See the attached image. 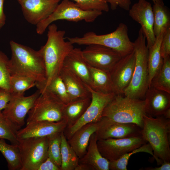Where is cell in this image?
I'll return each mask as SVG.
<instances>
[{"label": "cell", "instance_id": "cell-1", "mask_svg": "<svg viewBox=\"0 0 170 170\" xmlns=\"http://www.w3.org/2000/svg\"><path fill=\"white\" fill-rule=\"evenodd\" d=\"M11 57L9 60L10 75L29 77L36 81L35 86L46 84V69L40 51L11 40L9 42Z\"/></svg>", "mask_w": 170, "mask_h": 170}, {"label": "cell", "instance_id": "cell-2", "mask_svg": "<svg viewBox=\"0 0 170 170\" xmlns=\"http://www.w3.org/2000/svg\"><path fill=\"white\" fill-rule=\"evenodd\" d=\"M48 28L47 41L39 50L46 69L47 80L44 85L59 75L66 57L74 48L71 42L65 41V31L58 30L54 24Z\"/></svg>", "mask_w": 170, "mask_h": 170}, {"label": "cell", "instance_id": "cell-3", "mask_svg": "<svg viewBox=\"0 0 170 170\" xmlns=\"http://www.w3.org/2000/svg\"><path fill=\"white\" fill-rule=\"evenodd\" d=\"M170 119L144 115L141 136L151 145L158 165L170 161Z\"/></svg>", "mask_w": 170, "mask_h": 170}, {"label": "cell", "instance_id": "cell-4", "mask_svg": "<svg viewBox=\"0 0 170 170\" xmlns=\"http://www.w3.org/2000/svg\"><path fill=\"white\" fill-rule=\"evenodd\" d=\"M146 38L141 29L134 42L135 57L134 70L131 80L123 91L125 96L137 99H144L149 88L148 58V49Z\"/></svg>", "mask_w": 170, "mask_h": 170}, {"label": "cell", "instance_id": "cell-5", "mask_svg": "<svg viewBox=\"0 0 170 170\" xmlns=\"http://www.w3.org/2000/svg\"><path fill=\"white\" fill-rule=\"evenodd\" d=\"M146 114L144 100L116 94L104 108L102 117L120 123L135 124L142 129Z\"/></svg>", "mask_w": 170, "mask_h": 170}, {"label": "cell", "instance_id": "cell-6", "mask_svg": "<svg viewBox=\"0 0 170 170\" xmlns=\"http://www.w3.org/2000/svg\"><path fill=\"white\" fill-rule=\"evenodd\" d=\"M128 31L127 25L121 23L115 31L109 33L99 35L93 31H89L82 37H68L67 39L73 44L103 45L116 50L123 57L134 50V42L130 41Z\"/></svg>", "mask_w": 170, "mask_h": 170}, {"label": "cell", "instance_id": "cell-7", "mask_svg": "<svg viewBox=\"0 0 170 170\" xmlns=\"http://www.w3.org/2000/svg\"><path fill=\"white\" fill-rule=\"evenodd\" d=\"M102 13L99 10H84L76 3L70 0H63L48 17L36 26V32L39 35L42 34L50 24L59 20L75 22L83 20L88 23L92 22Z\"/></svg>", "mask_w": 170, "mask_h": 170}, {"label": "cell", "instance_id": "cell-8", "mask_svg": "<svg viewBox=\"0 0 170 170\" xmlns=\"http://www.w3.org/2000/svg\"><path fill=\"white\" fill-rule=\"evenodd\" d=\"M65 105L51 94L42 92L28 113L26 124L39 121L58 122L64 120Z\"/></svg>", "mask_w": 170, "mask_h": 170}, {"label": "cell", "instance_id": "cell-9", "mask_svg": "<svg viewBox=\"0 0 170 170\" xmlns=\"http://www.w3.org/2000/svg\"><path fill=\"white\" fill-rule=\"evenodd\" d=\"M21 170H36L48 157L47 137L19 139Z\"/></svg>", "mask_w": 170, "mask_h": 170}, {"label": "cell", "instance_id": "cell-10", "mask_svg": "<svg viewBox=\"0 0 170 170\" xmlns=\"http://www.w3.org/2000/svg\"><path fill=\"white\" fill-rule=\"evenodd\" d=\"M85 84L91 93V101L84 113L78 120L70 128H65L64 131L67 140L83 125L90 122H98L101 118L105 106L117 94L115 93L105 94L98 92Z\"/></svg>", "mask_w": 170, "mask_h": 170}, {"label": "cell", "instance_id": "cell-11", "mask_svg": "<svg viewBox=\"0 0 170 170\" xmlns=\"http://www.w3.org/2000/svg\"><path fill=\"white\" fill-rule=\"evenodd\" d=\"M147 143L141 136L122 139L97 140L98 149L109 161H116L126 153Z\"/></svg>", "mask_w": 170, "mask_h": 170}, {"label": "cell", "instance_id": "cell-12", "mask_svg": "<svg viewBox=\"0 0 170 170\" xmlns=\"http://www.w3.org/2000/svg\"><path fill=\"white\" fill-rule=\"evenodd\" d=\"M41 93L38 90L31 95H13L2 111L7 120L18 131L25 123V117Z\"/></svg>", "mask_w": 170, "mask_h": 170}, {"label": "cell", "instance_id": "cell-13", "mask_svg": "<svg viewBox=\"0 0 170 170\" xmlns=\"http://www.w3.org/2000/svg\"><path fill=\"white\" fill-rule=\"evenodd\" d=\"M82 50V55L90 66L110 71L123 57L116 50L97 44L88 45Z\"/></svg>", "mask_w": 170, "mask_h": 170}, {"label": "cell", "instance_id": "cell-14", "mask_svg": "<svg viewBox=\"0 0 170 170\" xmlns=\"http://www.w3.org/2000/svg\"><path fill=\"white\" fill-rule=\"evenodd\" d=\"M97 124V140L141 136L142 128L135 124L120 123L105 117H102Z\"/></svg>", "mask_w": 170, "mask_h": 170}, {"label": "cell", "instance_id": "cell-15", "mask_svg": "<svg viewBox=\"0 0 170 170\" xmlns=\"http://www.w3.org/2000/svg\"><path fill=\"white\" fill-rule=\"evenodd\" d=\"M128 11L129 16L140 25L148 49L153 45L156 39L153 30L154 17L151 4L146 0H139Z\"/></svg>", "mask_w": 170, "mask_h": 170}, {"label": "cell", "instance_id": "cell-16", "mask_svg": "<svg viewBox=\"0 0 170 170\" xmlns=\"http://www.w3.org/2000/svg\"><path fill=\"white\" fill-rule=\"evenodd\" d=\"M60 1L17 0L26 20L36 26L51 14Z\"/></svg>", "mask_w": 170, "mask_h": 170}, {"label": "cell", "instance_id": "cell-17", "mask_svg": "<svg viewBox=\"0 0 170 170\" xmlns=\"http://www.w3.org/2000/svg\"><path fill=\"white\" fill-rule=\"evenodd\" d=\"M134 51L122 57L110 71L117 94H123L132 78L135 65Z\"/></svg>", "mask_w": 170, "mask_h": 170}, {"label": "cell", "instance_id": "cell-18", "mask_svg": "<svg viewBox=\"0 0 170 170\" xmlns=\"http://www.w3.org/2000/svg\"><path fill=\"white\" fill-rule=\"evenodd\" d=\"M67 125L65 120L58 122L39 121L26 124L17 131L18 139L42 137L64 132Z\"/></svg>", "mask_w": 170, "mask_h": 170}, {"label": "cell", "instance_id": "cell-19", "mask_svg": "<svg viewBox=\"0 0 170 170\" xmlns=\"http://www.w3.org/2000/svg\"><path fill=\"white\" fill-rule=\"evenodd\" d=\"M145 111L153 117L163 115L170 108V93L150 87L144 96Z\"/></svg>", "mask_w": 170, "mask_h": 170}, {"label": "cell", "instance_id": "cell-20", "mask_svg": "<svg viewBox=\"0 0 170 170\" xmlns=\"http://www.w3.org/2000/svg\"><path fill=\"white\" fill-rule=\"evenodd\" d=\"M89 65L82 55L81 49L74 48L66 57L63 66L70 70L85 84L91 88L92 80Z\"/></svg>", "mask_w": 170, "mask_h": 170}, {"label": "cell", "instance_id": "cell-21", "mask_svg": "<svg viewBox=\"0 0 170 170\" xmlns=\"http://www.w3.org/2000/svg\"><path fill=\"white\" fill-rule=\"evenodd\" d=\"M95 133L91 136L87 151L79 159L78 164L85 165L90 170H109L110 162L100 154L97 146Z\"/></svg>", "mask_w": 170, "mask_h": 170}, {"label": "cell", "instance_id": "cell-22", "mask_svg": "<svg viewBox=\"0 0 170 170\" xmlns=\"http://www.w3.org/2000/svg\"><path fill=\"white\" fill-rule=\"evenodd\" d=\"M97 127V122L87 124L76 130L67 140L79 159L86 153L90 138L96 131Z\"/></svg>", "mask_w": 170, "mask_h": 170}, {"label": "cell", "instance_id": "cell-23", "mask_svg": "<svg viewBox=\"0 0 170 170\" xmlns=\"http://www.w3.org/2000/svg\"><path fill=\"white\" fill-rule=\"evenodd\" d=\"M71 100L91 96L90 92L84 83L68 69L63 66L59 74Z\"/></svg>", "mask_w": 170, "mask_h": 170}, {"label": "cell", "instance_id": "cell-24", "mask_svg": "<svg viewBox=\"0 0 170 170\" xmlns=\"http://www.w3.org/2000/svg\"><path fill=\"white\" fill-rule=\"evenodd\" d=\"M91 97L77 99L65 104L63 110L64 120L69 128L82 117L90 105Z\"/></svg>", "mask_w": 170, "mask_h": 170}, {"label": "cell", "instance_id": "cell-25", "mask_svg": "<svg viewBox=\"0 0 170 170\" xmlns=\"http://www.w3.org/2000/svg\"><path fill=\"white\" fill-rule=\"evenodd\" d=\"M92 80L91 88L100 93L117 94L113 83L110 71L89 65Z\"/></svg>", "mask_w": 170, "mask_h": 170}, {"label": "cell", "instance_id": "cell-26", "mask_svg": "<svg viewBox=\"0 0 170 170\" xmlns=\"http://www.w3.org/2000/svg\"><path fill=\"white\" fill-rule=\"evenodd\" d=\"M164 32L162 33L156 38L153 45L148 49V65L149 87L152 79L159 71L163 64V59L161 54L160 48Z\"/></svg>", "mask_w": 170, "mask_h": 170}, {"label": "cell", "instance_id": "cell-27", "mask_svg": "<svg viewBox=\"0 0 170 170\" xmlns=\"http://www.w3.org/2000/svg\"><path fill=\"white\" fill-rule=\"evenodd\" d=\"M152 9L154 17L153 30L156 38L170 27V12L164 4L154 3Z\"/></svg>", "mask_w": 170, "mask_h": 170}, {"label": "cell", "instance_id": "cell-28", "mask_svg": "<svg viewBox=\"0 0 170 170\" xmlns=\"http://www.w3.org/2000/svg\"><path fill=\"white\" fill-rule=\"evenodd\" d=\"M0 152L7 162L8 169L21 170V159L18 144H9L4 139H0Z\"/></svg>", "mask_w": 170, "mask_h": 170}, {"label": "cell", "instance_id": "cell-29", "mask_svg": "<svg viewBox=\"0 0 170 170\" xmlns=\"http://www.w3.org/2000/svg\"><path fill=\"white\" fill-rule=\"evenodd\" d=\"M60 170H75L79 158L68 143L63 132L61 133Z\"/></svg>", "mask_w": 170, "mask_h": 170}, {"label": "cell", "instance_id": "cell-30", "mask_svg": "<svg viewBox=\"0 0 170 170\" xmlns=\"http://www.w3.org/2000/svg\"><path fill=\"white\" fill-rule=\"evenodd\" d=\"M150 86L170 93V56L163 59L162 66L152 79Z\"/></svg>", "mask_w": 170, "mask_h": 170}, {"label": "cell", "instance_id": "cell-31", "mask_svg": "<svg viewBox=\"0 0 170 170\" xmlns=\"http://www.w3.org/2000/svg\"><path fill=\"white\" fill-rule=\"evenodd\" d=\"M40 93L46 91L65 104L71 101L65 86L60 75L54 78L48 84L37 88Z\"/></svg>", "mask_w": 170, "mask_h": 170}, {"label": "cell", "instance_id": "cell-32", "mask_svg": "<svg viewBox=\"0 0 170 170\" xmlns=\"http://www.w3.org/2000/svg\"><path fill=\"white\" fill-rule=\"evenodd\" d=\"M140 152L148 153L154 157L152 148L149 143H147L130 152L126 153L118 159L110 162L109 165V170H127V165L130 156L135 153Z\"/></svg>", "mask_w": 170, "mask_h": 170}, {"label": "cell", "instance_id": "cell-33", "mask_svg": "<svg viewBox=\"0 0 170 170\" xmlns=\"http://www.w3.org/2000/svg\"><path fill=\"white\" fill-rule=\"evenodd\" d=\"M36 81L26 76L11 75L10 78V91L13 95H24L25 92L35 86Z\"/></svg>", "mask_w": 170, "mask_h": 170}, {"label": "cell", "instance_id": "cell-34", "mask_svg": "<svg viewBox=\"0 0 170 170\" xmlns=\"http://www.w3.org/2000/svg\"><path fill=\"white\" fill-rule=\"evenodd\" d=\"M61 133L54 134L47 137L48 157L59 167L60 169L61 163Z\"/></svg>", "mask_w": 170, "mask_h": 170}, {"label": "cell", "instance_id": "cell-35", "mask_svg": "<svg viewBox=\"0 0 170 170\" xmlns=\"http://www.w3.org/2000/svg\"><path fill=\"white\" fill-rule=\"evenodd\" d=\"M17 131L13 126L0 111V139H7L11 144H18L19 139L16 132Z\"/></svg>", "mask_w": 170, "mask_h": 170}, {"label": "cell", "instance_id": "cell-36", "mask_svg": "<svg viewBox=\"0 0 170 170\" xmlns=\"http://www.w3.org/2000/svg\"><path fill=\"white\" fill-rule=\"evenodd\" d=\"M9 59L7 56L0 50V88L10 91L9 69Z\"/></svg>", "mask_w": 170, "mask_h": 170}, {"label": "cell", "instance_id": "cell-37", "mask_svg": "<svg viewBox=\"0 0 170 170\" xmlns=\"http://www.w3.org/2000/svg\"><path fill=\"white\" fill-rule=\"evenodd\" d=\"M82 10H97L107 12L109 8L107 0H72Z\"/></svg>", "mask_w": 170, "mask_h": 170}, {"label": "cell", "instance_id": "cell-38", "mask_svg": "<svg viewBox=\"0 0 170 170\" xmlns=\"http://www.w3.org/2000/svg\"><path fill=\"white\" fill-rule=\"evenodd\" d=\"M161 56L163 59L170 55V27L164 33L160 48Z\"/></svg>", "mask_w": 170, "mask_h": 170}, {"label": "cell", "instance_id": "cell-39", "mask_svg": "<svg viewBox=\"0 0 170 170\" xmlns=\"http://www.w3.org/2000/svg\"><path fill=\"white\" fill-rule=\"evenodd\" d=\"M12 97V94L10 91L0 88V111L6 108Z\"/></svg>", "mask_w": 170, "mask_h": 170}, {"label": "cell", "instance_id": "cell-40", "mask_svg": "<svg viewBox=\"0 0 170 170\" xmlns=\"http://www.w3.org/2000/svg\"><path fill=\"white\" fill-rule=\"evenodd\" d=\"M110 5L111 9L112 10L116 9L118 7L128 11L130 8L131 3V0H107Z\"/></svg>", "mask_w": 170, "mask_h": 170}, {"label": "cell", "instance_id": "cell-41", "mask_svg": "<svg viewBox=\"0 0 170 170\" xmlns=\"http://www.w3.org/2000/svg\"><path fill=\"white\" fill-rule=\"evenodd\" d=\"M36 170H60V169L48 157L37 167Z\"/></svg>", "mask_w": 170, "mask_h": 170}, {"label": "cell", "instance_id": "cell-42", "mask_svg": "<svg viewBox=\"0 0 170 170\" xmlns=\"http://www.w3.org/2000/svg\"><path fill=\"white\" fill-rule=\"evenodd\" d=\"M4 0H0V30L5 23L6 17L3 11V4Z\"/></svg>", "mask_w": 170, "mask_h": 170}, {"label": "cell", "instance_id": "cell-43", "mask_svg": "<svg viewBox=\"0 0 170 170\" xmlns=\"http://www.w3.org/2000/svg\"><path fill=\"white\" fill-rule=\"evenodd\" d=\"M145 170H170V162H163L161 164V166L158 167H148L144 168Z\"/></svg>", "mask_w": 170, "mask_h": 170}, {"label": "cell", "instance_id": "cell-44", "mask_svg": "<svg viewBox=\"0 0 170 170\" xmlns=\"http://www.w3.org/2000/svg\"><path fill=\"white\" fill-rule=\"evenodd\" d=\"M163 116L166 118L170 119V108L166 111Z\"/></svg>", "mask_w": 170, "mask_h": 170}, {"label": "cell", "instance_id": "cell-45", "mask_svg": "<svg viewBox=\"0 0 170 170\" xmlns=\"http://www.w3.org/2000/svg\"><path fill=\"white\" fill-rule=\"evenodd\" d=\"M153 3H158L161 4H164L163 0H151Z\"/></svg>", "mask_w": 170, "mask_h": 170}]
</instances>
